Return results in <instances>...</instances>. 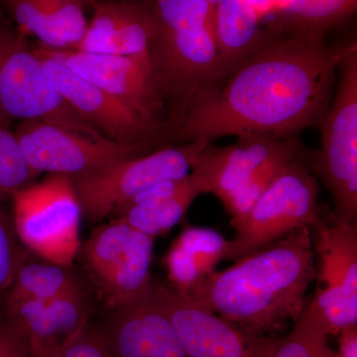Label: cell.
Here are the masks:
<instances>
[{"mask_svg": "<svg viewBox=\"0 0 357 357\" xmlns=\"http://www.w3.org/2000/svg\"><path fill=\"white\" fill-rule=\"evenodd\" d=\"M342 48H331L318 33L272 27L253 53L190 105L174 126L176 139L295 138L321 126L332 102Z\"/></svg>", "mask_w": 357, "mask_h": 357, "instance_id": "6da1fadb", "label": "cell"}, {"mask_svg": "<svg viewBox=\"0 0 357 357\" xmlns=\"http://www.w3.org/2000/svg\"><path fill=\"white\" fill-rule=\"evenodd\" d=\"M213 271L188 293L192 302L259 337L295 323L306 307L316 280L310 227Z\"/></svg>", "mask_w": 357, "mask_h": 357, "instance_id": "7a4b0ae2", "label": "cell"}, {"mask_svg": "<svg viewBox=\"0 0 357 357\" xmlns=\"http://www.w3.org/2000/svg\"><path fill=\"white\" fill-rule=\"evenodd\" d=\"M306 152L295 138L238 136L227 146L208 144L191 173L202 194L220 199L236 227L277 176Z\"/></svg>", "mask_w": 357, "mask_h": 357, "instance_id": "3957f363", "label": "cell"}, {"mask_svg": "<svg viewBox=\"0 0 357 357\" xmlns=\"http://www.w3.org/2000/svg\"><path fill=\"white\" fill-rule=\"evenodd\" d=\"M321 126V147L310 153L316 177L330 192L333 218L357 225V45H345L338 61L337 81Z\"/></svg>", "mask_w": 357, "mask_h": 357, "instance_id": "277c9868", "label": "cell"}, {"mask_svg": "<svg viewBox=\"0 0 357 357\" xmlns=\"http://www.w3.org/2000/svg\"><path fill=\"white\" fill-rule=\"evenodd\" d=\"M208 144L195 141L164 146L96 172L70 177L84 217L93 225L110 220L140 192L185 177Z\"/></svg>", "mask_w": 357, "mask_h": 357, "instance_id": "5b68a950", "label": "cell"}, {"mask_svg": "<svg viewBox=\"0 0 357 357\" xmlns=\"http://www.w3.org/2000/svg\"><path fill=\"white\" fill-rule=\"evenodd\" d=\"M13 218L20 243L41 259L72 268L81 248L83 217L72 178L50 174L14 192Z\"/></svg>", "mask_w": 357, "mask_h": 357, "instance_id": "8992f818", "label": "cell"}, {"mask_svg": "<svg viewBox=\"0 0 357 357\" xmlns=\"http://www.w3.org/2000/svg\"><path fill=\"white\" fill-rule=\"evenodd\" d=\"M309 152L293 160L272 182L246 217L236 227L227 260L241 259L318 220V178L309 164Z\"/></svg>", "mask_w": 357, "mask_h": 357, "instance_id": "52a82bcc", "label": "cell"}, {"mask_svg": "<svg viewBox=\"0 0 357 357\" xmlns=\"http://www.w3.org/2000/svg\"><path fill=\"white\" fill-rule=\"evenodd\" d=\"M154 238L112 218L96 227L79 255L98 297L114 310L135 304L146 294Z\"/></svg>", "mask_w": 357, "mask_h": 357, "instance_id": "ba28073f", "label": "cell"}, {"mask_svg": "<svg viewBox=\"0 0 357 357\" xmlns=\"http://www.w3.org/2000/svg\"><path fill=\"white\" fill-rule=\"evenodd\" d=\"M15 135L37 175L46 172L76 177L150 152V145L121 144L96 128L54 121H22Z\"/></svg>", "mask_w": 357, "mask_h": 357, "instance_id": "9c48e42d", "label": "cell"}, {"mask_svg": "<svg viewBox=\"0 0 357 357\" xmlns=\"http://www.w3.org/2000/svg\"><path fill=\"white\" fill-rule=\"evenodd\" d=\"M0 116L93 128L65 102L36 49L23 35L0 27Z\"/></svg>", "mask_w": 357, "mask_h": 357, "instance_id": "30bf717a", "label": "cell"}, {"mask_svg": "<svg viewBox=\"0 0 357 357\" xmlns=\"http://www.w3.org/2000/svg\"><path fill=\"white\" fill-rule=\"evenodd\" d=\"M316 293L309 304L331 333L357 325V225L319 215L310 227Z\"/></svg>", "mask_w": 357, "mask_h": 357, "instance_id": "8fae6325", "label": "cell"}, {"mask_svg": "<svg viewBox=\"0 0 357 357\" xmlns=\"http://www.w3.org/2000/svg\"><path fill=\"white\" fill-rule=\"evenodd\" d=\"M147 294L172 324L190 357L261 356L269 337L246 332L192 302L169 282L152 279Z\"/></svg>", "mask_w": 357, "mask_h": 357, "instance_id": "7c38bea8", "label": "cell"}, {"mask_svg": "<svg viewBox=\"0 0 357 357\" xmlns=\"http://www.w3.org/2000/svg\"><path fill=\"white\" fill-rule=\"evenodd\" d=\"M45 70L65 102L93 128L110 139L126 145H150L162 132L137 112L86 81L53 57L46 49H36Z\"/></svg>", "mask_w": 357, "mask_h": 357, "instance_id": "4fadbf2b", "label": "cell"}, {"mask_svg": "<svg viewBox=\"0 0 357 357\" xmlns=\"http://www.w3.org/2000/svg\"><path fill=\"white\" fill-rule=\"evenodd\" d=\"M46 50L79 77L119 98L148 123L163 130L160 115L165 105L149 67L114 54Z\"/></svg>", "mask_w": 357, "mask_h": 357, "instance_id": "5bb4252c", "label": "cell"}, {"mask_svg": "<svg viewBox=\"0 0 357 357\" xmlns=\"http://www.w3.org/2000/svg\"><path fill=\"white\" fill-rule=\"evenodd\" d=\"M6 321L24 337L30 356L52 357L89 325L79 289L6 305Z\"/></svg>", "mask_w": 357, "mask_h": 357, "instance_id": "9a60e30c", "label": "cell"}, {"mask_svg": "<svg viewBox=\"0 0 357 357\" xmlns=\"http://www.w3.org/2000/svg\"><path fill=\"white\" fill-rule=\"evenodd\" d=\"M199 195L202 191L198 183L190 173L184 178L160 183L140 192L110 220H121L155 239L180 222Z\"/></svg>", "mask_w": 357, "mask_h": 357, "instance_id": "2e32d148", "label": "cell"}, {"mask_svg": "<svg viewBox=\"0 0 357 357\" xmlns=\"http://www.w3.org/2000/svg\"><path fill=\"white\" fill-rule=\"evenodd\" d=\"M229 248L230 241L217 230L185 227L164 257L169 283L180 292H189L227 259Z\"/></svg>", "mask_w": 357, "mask_h": 357, "instance_id": "e0dca14e", "label": "cell"}, {"mask_svg": "<svg viewBox=\"0 0 357 357\" xmlns=\"http://www.w3.org/2000/svg\"><path fill=\"white\" fill-rule=\"evenodd\" d=\"M223 77L263 43L267 32L249 0H211Z\"/></svg>", "mask_w": 357, "mask_h": 357, "instance_id": "ac0fdd59", "label": "cell"}, {"mask_svg": "<svg viewBox=\"0 0 357 357\" xmlns=\"http://www.w3.org/2000/svg\"><path fill=\"white\" fill-rule=\"evenodd\" d=\"M72 268L61 266L41 259L21 261L10 290L6 296V305L20 301L54 297L79 289Z\"/></svg>", "mask_w": 357, "mask_h": 357, "instance_id": "d6986e66", "label": "cell"}, {"mask_svg": "<svg viewBox=\"0 0 357 357\" xmlns=\"http://www.w3.org/2000/svg\"><path fill=\"white\" fill-rule=\"evenodd\" d=\"M331 333L307 302L291 332L279 338L269 337L260 357H338L328 344Z\"/></svg>", "mask_w": 357, "mask_h": 357, "instance_id": "ffe728a7", "label": "cell"}, {"mask_svg": "<svg viewBox=\"0 0 357 357\" xmlns=\"http://www.w3.org/2000/svg\"><path fill=\"white\" fill-rule=\"evenodd\" d=\"M82 0H47L46 11L35 32L49 50H77L88 28Z\"/></svg>", "mask_w": 357, "mask_h": 357, "instance_id": "44dd1931", "label": "cell"}, {"mask_svg": "<svg viewBox=\"0 0 357 357\" xmlns=\"http://www.w3.org/2000/svg\"><path fill=\"white\" fill-rule=\"evenodd\" d=\"M356 8L357 0H290L278 10L273 27L326 35Z\"/></svg>", "mask_w": 357, "mask_h": 357, "instance_id": "7402d4cb", "label": "cell"}, {"mask_svg": "<svg viewBox=\"0 0 357 357\" xmlns=\"http://www.w3.org/2000/svg\"><path fill=\"white\" fill-rule=\"evenodd\" d=\"M145 337L146 357H190L172 324L145 294L138 302Z\"/></svg>", "mask_w": 357, "mask_h": 357, "instance_id": "603a6c76", "label": "cell"}, {"mask_svg": "<svg viewBox=\"0 0 357 357\" xmlns=\"http://www.w3.org/2000/svg\"><path fill=\"white\" fill-rule=\"evenodd\" d=\"M36 175L15 133L4 126L0 116V199L11 198L14 192L30 185Z\"/></svg>", "mask_w": 357, "mask_h": 357, "instance_id": "cb8c5ba5", "label": "cell"}, {"mask_svg": "<svg viewBox=\"0 0 357 357\" xmlns=\"http://www.w3.org/2000/svg\"><path fill=\"white\" fill-rule=\"evenodd\" d=\"M138 302L115 310V317L109 328L102 332L114 357H146L144 330Z\"/></svg>", "mask_w": 357, "mask_h": 357, "instance_id": "d4e9b609", "label": "cell"}, {"mask_svg": "<svg viewBox=\"0 0 357 357\" xmlns=\"http://www.w3.org/2000/svg\"><path fill=\"white\" fill-rule=\"evenodd\" d=\"M124 2L105 0L95 6L83 40L77 50L96 54H114L115 38L121 23Z\"/></svg>", "mask_w": 357, "mask_h": 357, "instance_id": "484cf974", "label": "cell"}, {"mask_svg": "<svg viewBox=\"0 0 357 357\" xmlns=\"http://www.w3.org/2000/svg\"><path fill=\"white\" fill-rule=\"evenodd\" d=\"M3 201L0 199V298L10 290L25 256L14 227L13 211L9 215Z\"/></svg>", "mask_w": 357, "mask_h": 357, "instance_id": "4316f807", "label": "cell"}, {"mask_svg": "<svg viewBox=\"0 0 357 357\" xmlns=\"http://www.w3.org/2000/svg\"><path fill=\"white\" fill-rule=\"evenodd\" d=\"M52 357H114L102 332L89 325Z\"/></svg>", "mask_w": 357, "mask_h": 357, "instance_id": "83f0119b", "label": "cell"}, {"mask_svg": "<svg viewBox=\"0 0 357 357\" xmlns=\"http://www.w3.org/2000/svg\"><path fill=\"white\" fill-rule=\"evenodd\" d=\"M24 337L8 321H0V357H29Z\"/></svg>", "mask_w": 357, "mask_h": 357, "instance_id": "f1b7e54d", "label": "cell"}, {"mask_svg": "<svg viewBox=\"0 0 357 357\" xmlns=\"http://www.w3.org/2000/svg\"><path fill=\"white\" fill-rule=\"evenodd\" d=\"M340 335L338 357H357V325L347 326Z\"/></svg>", "mask_w": 357, "mask_h": 357, "instance_id": "f546056e", "label": "cell"}, {"mask_svg": "<svg viewBox=\"0 0 357 357\" xmlns=\"http://www.w3.org/2000/svg\"><path fill=\"white\" fill-rule=\"evenodd\" d=\"M268 1H269L270 6H271L272 8L280 10V9L283 8V7L285 6L290 0H268Z\"/></svg>", "mask_w": 357, "mask_h": 357, "instance_id": "4dcf8cb0", "label": "cell"}, {"mask_svg": "<svg viewBox=\"0 0 357 357\" xmlns=\"http://www.w3.org/2000/svg\"><path fill=\"white\" fill-rule=\"evenodd\" d=\"M105 1V0H82L83 3L89 4V6H95L96 4L100 3V2Z\"/></svg>", "mask_w": 357, "mask_h": 357, "instance_id": "1f68e13d", "label": "cell"}, {"mask_svg": "<svg viewBox=\"0 0 357 357\" xmlns=\"http://www.w3.org/2000/svg\"><path fill=\"white\" fill-rule=\"evenodd\" d=\"M29 357H49V356H30Z\"/></svg>", "mask_w": 357, "mask_h": 357, "instance_id": "d6a6232c", "label": "cell"}]
</instances>
